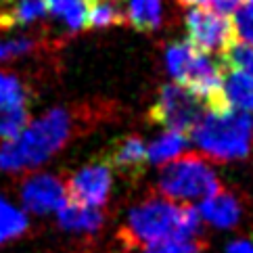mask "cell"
Returning a JSON list of instances; mask_svg holds the SVG:
<instances>
[{"label": "cell", "instance_id": "cell-1", "mask_svg": "<svg viewBox=\"0 0 253 253\" xmlns=\"http://www.w3.org/2000/svg\"><path fill=\"white\" fill-rule=\"evenodd\" d=\"M201 232V215L191 203H171L168 199H147L128 213L122 230V241L130 249H144L147 245L168 239L188 241Z\"/></svg>", "mask_w": 253, "mask_h": 253}, {"label": "cell", "instance_id": "cell-2", "mask_svg": "<svg viewBox=\"0 0 253 253\" xmlns=\"http://www.w3.org/2000/svg\"><path fill=\"white\" fill-rule=\"evenodd\" d=\"M71 136V115L67 109H52L32 122L19 136L0 144V169L19 171L38 168L59 153Z\"/></svg>", "mask_w": 253, "mask_h": 253}, {"label": "cell", "instance_id": "cell-3", "mask_svg": "<svg viewBox=\"0 0 253 253\" xmlns=\"http://www.w3.org/2000/svg\"><path fill=\"white\" fill-rule=\"evenodd\" d=\"M166 65L174 84L186 88L205 105L210 113L228 111L230 107L224 101L222 76L224 67L211 57L199 52L188 42H174L166 50Z\"/></svg>", "mask_w": 253, "mask_h": 253}, {"label": "cell", "instance_id": "cell-4", "mask_svg": "<svg viewBox=\"0 0 253 253\" xmlns=\"http://www.w3.org/2000/svg\"><path fill=\"white\" fill-rule=\"evenodd\" d=\"M193 140L205 155L230 161L249 155L253 140V117L241 111L205 113L195 128Z\"/></svg>", "mask_w": 253, "mask_h": 253}, {"label": "cell", "instance_id": "cell-5", "mask_svg": "<svg viewBox=\"0 0 253 253\" xmlns=\"http://www.w3.org/2000/svg\"><path fill=\"white\" fill-rule=\"evenodd\" d=\"M157 188L168 201H203L222 191L211 166L197 155L174 159L161 169Z\"/></svg>", "mask_w": 253, "mask_h": 253}, {"label": "cell", "instance_id": "cell-6", "mask_svg": "<svg viewBox=\"0 0 253 253\" xmlns=\"http://www.w3.org/2000/svg\"><path fill=\"white\" fill-rule=\"evenodd\" d=\"M205 115V105L199 98L188 92L186 88L178 84H166L159 90L155 105L151 107V122L168 128V132L186 134L193 132L195 126Z\"/></svg>", "mask_w": 253, "mask_h": 253}, {"label": "cell", "instance_id": "cell-7", "mask_svg": "<svg viewBox=\"0 0 253 253\" xmlns=\"http://www.w3.org/2000/svg\"><path fill=\"white\" fill-rule=\"evenodd\" d=\"M188 44L203 55L224 52L234 42V30L228 15L218 13L207 6H193L186 15Z\"/></svg>", "mask_w": 253, "mask_h": 253}, {"label": "cell", "instance_id": "cell-8", "mask_svg": "<svg viewBox=\"0 0 253 253\" xmlns=\"http://www.w3.org/2000/svg\"><path fill=\"white\" fill-rule=\"evenodd\" d=\"M111 184L113 176L109 166L105 164V159L92 161V164L80 168L76 174L69 176V180L65 182L67 201L101 210L109 201Z\"/></svg>", "mask_w": 253, "mask_h": 253}, {"label": "cell", "instance_id": "cell-9", "mask_svg": "<svg viewBox=\"0 0 253 253\" xmlns=\"http://www.w3.org/2000/svg\"><path fill=\"white\" fill-rule=\"evenodd\" d=\"M23 207L32 213H50L67 201L65 182L52 174H34L21 186Z\"/></svg>", "mask_w": 253, "mask_h": 253}, {"label": "cell", "instance_id": "cell-10", "mask_svg": "<svg viewBox=\"0 0 253 253\" xmlns=\"http://www.w3.org/2000/svg\"><path fill=\"white\" fill-rule=\"evenodd\" d=\"M105 164L109 166V169H115L122 178L138 180L142 176L144 168H147V144L142 142L138 136H124L120 140H115L105 153Z\"/></svg>", "mask_w": 253, "mask_h": 253}, {"label": "cell", "instance_id": "cell-11", "mask_svg": "<svg viewBox=\"0 0 253 253\" xmlns=\"http://www.w3.org/2000/svg\"><path fill=\"white\" fill-rule=\"evenodd\" d=\"M197 211L201 215V220L213 224L215 228H232L241 220V205L237 197L224 191L205 199Z\"/></svg>", "mask_w": 253, "mask_h": 253}, {"label": "cell", "instance_id": "cell-12", "mask_svg": "<svg viewBox=\"0 0 253 253\" xmlns=\"http://www.w3.org/2000/svg\"><path fill=\"white\" fill-rule=\"evenodd\" d=\"M57 218L61 228L69 232H96L105 224V213L96 207H86L65 201L57 210Z\"/></svg>", "mask_w": 253, "mask_h": 253}, {"label": "cell", "instance_id": "cell-13", "mask_svg": "<svg viewBox=\"0 0 253 253\" xmlns=\"http://www.w3.org/2000/svg\"><path fill=\"white\" fill-rule=\"evenodd\" d=\"M222 92L228 107L241 113H253V78L237 69H226L222 76Z\"/></svg>", "mask_w": 253, "mask_h": 253}, {"label": "cell", "instance_id": "cell-14", "mask_svg": "<svg viewBox=\"0 0 253 253\" xmlns=\"http://www.w3.org/2000/svg\"><path fill=\"white\" fill-rule=\"evenodd\" d=\"M46 15L44 0H11V6L0 11V30H15Z\"/></svg>", "mask_w": 253, "mask_h": 253}, {"label": "cell", "instance_id": "cell-15", "mask_svg": "<svg viewBox=\"0 0 253 253\" xmlns=\"http://www.w3.org/2000/svg\"><path fill=\"white\" fill-rule=\"evenodd\" d=\"M188 136L186 134H178V132H166L161 136L151 142L147 147V161L155 166H164L174 161L178 155H182L184 149H188Z\"/></svg>", "mask_w": 253, "mask_h": 253}, {"label": "cell", "instance_id": "cell-16", "mask_svg": "<svg viewBox=\"0 0 253 253\" xmlns=\"http://www.w3.org/2000/svg\"><path fill=\"white\" fill-rule=\"evenodd\" d=\"M44 6L67 25L69 32L86 28L88 19V0H44Z\"/></svg>", "mask_w": 253, "mask_h": 253}, {"label": "cell", "instance_id": "cell-17", "mask_svg": "<svg viewBox=\"0 0 253 253\" xmlns=\"http://www.w3.org/2000/svg\"><path fill=\"white\" fill-rule=\"evenodd\" d=\"M161 0H130L126 17L138 32H153L161 25Z\"/></svg>", "mask_w": 253, "mask_h": 253}, {"label": "cell", "instance_id": "cell-18", "mask_svg": "<svg viewBox=\"0 0 253 253\" xmlns=\"http://www.w3.org/2000/svg\"><path fill=\"white\" fill-rule=\"evenodd\" d=\"M28 218L21 210H17L4 197H0V245L11 239H17L28 230Z\"/></svg>", "mask_w": 253, "mask_h": 253}, {"label": "cell", "instance_id": "cell-19", "mask_svg": "<svg viewBox=\"0 0 253 253\" xmlns=\"http://www.w3.org/2000/svg\"><path fill=\"white\" fill-rule=\"evenodd\" d=\"M30 105V96L19 78L0 71V111L6 109H21Z\"/></svg>", "mask_w": 253, "mask_h": 253}, {"label": "cell", "instance_id": "cell-20", "mask_svg": "<svg viewBox=\"0 0 253 253\" xmlns=\"http://www.w3.org/2000/svg\"><path fill=\"white\" fill-rule=\"evenodd\" d=\"M222 67L237 69L253 78V46L241 44L234 40L228 48L222 52Z\"/></svg>", "mask_w": 253, "mask_h": 253}, {"label": "cell", "instance_id": "cell-21", "mask_svg": "<svg viewBox=\"0 0 253 253\" xmlns=\"http://www.w3.org/2000/svg\"><path fill=\"white\" fill-rule=\"evenodd\" d=\"M28 126H30V109L28 107L0 111V138L4 142L15 140Z\"/></svg>", "mask_w": 253, "mask_h": 253}, {"label": "cell", "instance_id": "cell-22", "mask_svg": "<svg viewBox=\"0 0 253 253\" xmlns=\"http://www.w3.org/2000/svg\"><path fill=\"white\" fill-rule=\"evenodd\" d=\"M230 21L234 30V40L253 46V0H241Z\"/></svg>", "mask_w": 253, "mask_h": 253}, {"label": "cell", "instance_id": "cell-23", "mask_svg": "<svg viewBox=\"0 0 253 253\" xmlns=\"http://www.w3.org/2000/svg\"><path fill=\"white\" fill-rule=\"evenodd\" d=\"M205 249L203 241L199 239H188V241H178V239H168L147 245L142 253H201Z\"/></svg>", "mask_w": 253, "mask_h": 253}, {"label": "cell", "instance_id": "cell-24", "mask_svg": "<svg viewBox=\"0 0 253 253\" xmlns=\"http://www.w3.org/2000/svg\"><path fill=\"white\" fill-rule=\"evenodd\" d=\"M36 48V42L32 38H13V40H0V61L13 59V57H21L25 52H30Z\"/></svg>", "mask_w": 253, "mask_h": 253}, {"label": "cell", "instance_id": "cell-25", "mask_svg": "<svg viewBox=\"0 0 253 253\" xmlns=\"http://www.w3.org/2000/svg\"><path fill=\"white\" fill-rule=\"evenodd\" d=\"M226 253H253V232L247 234L245 239L232 241L228 247H226Z\"/></svg>", "mask_w": 253, "mask_h": 253}, {"label": "cell", "instance_id": "cell-26", "mask_svg": "<svg viewBox=\"0 0 253 253\" xmlns=\"http://www.w3.org/2000/svg\"><path fill=\"white\" fill-rule=\"evenodd\" d=\"M2 2H11V0H2Z\"/></svg>", "mask_w": 253, "mask_h": 253}]
</instances>
